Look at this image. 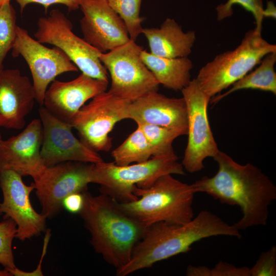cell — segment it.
Listing matches in <instances>:
<instances>
[{
    "mask_svg": "<svg viewBox=\"0 0 276 276\" xmlns=\"http://www.w3.org/2000/svg\"><path fill=\"white\" fill-rule=\"evenodd\" d=\"M213 158L218 172L192 183L195 193H205L222 203L239 206L242 217L233 224L239 231L266 225L269 206L276 199L273 182L257 167L241 165L220 150Z\"/></svg>",
    "mask_w": 276,
    "mask_h": 276,
    "instance_id": "1",
    "label": "cell"
},
{
    "mask_svg": "<svg viewBox=\"0 0 276 276\" xmlns=\"http://www.w3.org/2000/svg\"><path fill=\"white\" fill-rule=\"evenodd\" d=\"M241 238L239 230L213 213L203 210L189 222L176 224L159 222L148 227L135 246L129 262L117 269L118 276H126L148 268L191 249L193 243L217 236Z\"/></svg>",
    "mask_w": 276,
    "mask_h": 276,
    "instance_id": "2",
    "label": "cell"
},
{
    "mask_svg": "<svg viewBox=\"0 0 276 276\" xmlns=\"http://www.w3.org/2000/svg\"><path fill=\"white\" fill-rule=\"evenodd\" d=\"M84 204L79 213L89 231L95 251L117 269L130 260L133 250L148 227L122 211L116 200L101 194L82 192Z\"/></svg>",
    "mask_w": 276,
    "mask_h": 276,
    "instance_id": "3",
    "label": "cell"
},
{
    "mask_svg": "<svg viewBox=\"0 0 276 276\" xmlns=\"http://www.w3.org/2000/svg\"><path fill=\"white\" fill-rule=\"evenodd\" d=\"M133 193L138 197L136 200L117 201L118 205L147 227L159 222L183 224L194 218L196 193L192 185L182 182L171 174L160 176L147 187L135 186Z\"/></svg>",
    "mask_w": 276,
    "mask_h": 276,
    "instance_id": "4",
    "label": "cell"
},
{
    "mask_svg": "<svg viewBox=\"0 0 276 276\" xmlns=\"http://www.w3.org/2000/svg\"><path fill=\"white\" fill-rule=\"evenodd\" d=\"M175 152L153 156L147 161L118 166L104 161L93 164L91 183L100 186L101 193L119 202H128L138 197L133 193L134 186L147 187L160 176L168 174L183 175L181 163Z\"/></svg>",
    "mask_w": 276,
    "mask_h": 276,
    "instance_id": "5",
    "label": "cell"
},
{
    "mask_svg": "<svg viewBox=\"0 0 276 276\" xmlns=\"http://www.w3.org/2000/svg\"><path fill=\"white\" fill-rule=\"evenodd\" d=\"M276 45L265 40L254 28L246 33L233 50L217 55L199 70L196 80L211 99L250 72Z\"/></svg>",
    "mask_w": 276,
    "mask_h": 276,
    "instance_id": "6",
    "label": "cell"
},
{
    "mask_svg": "<svg viewBox=\"0 0 276 276\" xmlns=\"http://www.w3.org/2000/svg\"><path fill=\"white\" fill-rule=\"evenodd\" d=\"M142 47L130 39L99 58L111 78L110 93L132 101L148 93L157 91L159 85L141 57Z\"/></svg>",
    "mask_w": 276,
    "mask_h": 276,
    "instance_id": "7",
    "label": "cell"
},
{
    "mask_svg": "<svg viewBox=\"0 0 276 276\" xmlns=\"http://www.w3.org/2000/svg\"><path fill=\"white\" fill-rule=\"evenodd\" d=\"M35 39L41 43L61 49L82 73L94 78L108 81L107 71L99 58L101 52L77 36L72 22L58 9L37 22Z\"/></svg>",
    "mask_w": 276,
    "mask_h": 276,
    "instance_id": "8",
    "label": "cell"
},
{
    "mask_svg": "<svg viewBox=\"0 0 276 276\" xmlns=\"http://www.w3.org/2000/svg\"><path fill=\"white\" fill-rule=\"evenodd\" d=\"M131 102L103 91L80 108L71 125L88 147L97 152L108 151L112 147L109 134L117 123L128 119Z\"/></svg>",
    "mask_w": 276,
    "mask_h": 276,
    "instance_id": "9",
    "label": "cell"
},
{
    "mask_svg": "<svg viewBox=\"0 0 276 276\" xmlns=\"http://www.w3.org/2000/svg\"><path fill=\"white\" fill-rule=\"evenodd\" d=\"M188 111V143L181 164L193 173L204 168V160L214 158L220 151L214 139L208 117L211 98L200 88L196 79L181 90Z\"/></svg>",
    "mask_w": 276,
    "mask_h": 276,
    "instance_id": "10",
    "label": "cell"
},
{
    "mask_svg": "<svg viewBox=\"0 0 276 276\" xmlns=\"http://www.w3.org/2000/svg\"><path fill=\"white\" fill-rule=\"evenodd\" d=\"M12 55L13 57L21 56L27 63L32 77L36 101L40 106H43L47 88L58 76L79 70L61 49L43 45L19 26L17 27Z\"/></svg>",
    "mask_w": 276,
    "mask_h": 276,
    "instance_id": "11",
    "label": "cell"
},
{
    "mask_svg": "<svg viewBox=\"0 0 276 276\" xmlns=\"http://www.w3.org/2000/svg\"><path fill=\"white\" fill-rule=\"evenodd\" d=\"M93 164L65 162L46 167L34 180L36 195L41 206V213L50 218L62 208V201L68 195L86 190L91 183Z\"/></svg>",
    "mask_w": 276,
    "mask_h": 276,
    "instance_id": "12",
    "label": "cell"
},
{
    "mask_svg": "<svg viewBox=\"0 0 276 276\" xmlns=\"http://www.w3.org/2000/svg\"><path fill=\"white\" fill-rule=\"evenodd\" d=\"M0 187L3 200L0 215L11 219L17 226L15 238L21 241L38 236L45 229L47 218L32 206L30 196L35 189L34 182L26 185L22 176L10 170L0 172Z\"/></svg>",
    "mask_w": 276,
    "mask_h": 276,
    "instance_id": "13",
    "label": "cell"
},
{
    "mask_svg": "<svg viewBox=\"0 0 276 276\" xmlns=\"http://www.w3.org/2000/svg\"><path fill=\"white\" fill-rule=\"evenodd\" d=\"M38 112L42 128L40 154L46 167L69 161L90 164L103 161L98 152L75 136L71 124L58 119L43 106Z\"/></svg>",
    "mask_w": 276,
    "mask_h": 276,
    "instance_id": "14",
    "label": "cell"
},
{
    "mask_svg": "<svg viewBox=\"0 0 276 276\" xmlns=\"http://www.w3.org/2000/svg\"><path fill=\"white\" fill-rule=\"evenodd\" d=\"M79 8L83 39L100 52H109L130 39L123 20L106 0H80Z\"/></svg>",
    "mask_w": 276,
    "mask_h": 276,
    "instance_id": "15",
    "label": "cell"
},
{
    "mask_svg": "<svg viewBox=\"0 0 276 276\" xmlns=\"http://www.w3.org/2000/svg\"><path fill=\"white\" fill-rule=\"evenodd\" d=\"M42 128L40 119H33L18 134L0 141V169L13 171L21 176L37 179L46 166L40 150Z\"/></svg>",
    "mask_w": 276,
    "mask_h": 276,
    "instance_id": "16",
    "label": "cell"
},
{
    "mask_svg": "<svg viewBox=\"0 0 276 276\" xmlns=\"http://www.w3.org/2000/svg\"><path fill=\"white\" fill-rule=\"evenodd\" d=\"M108 81L94 78L81 73L68 81L54 80L44 96L43 106L60 121L71 123L86 102L106 91Z\"/></svg>",
    "mask_w": 276,
    "mask_h": 276,
    "instance_id": "17",
    "label": "cell"
},
{
    "mask_svg": "<svg viewBox=\"0 0 276 276\" xmlns=\"http://www.w3.org/2000/svg\"><path fill=\"white\" fill-rule=\"evenodd\" d=\"M128 119L137 125L159 126L188 133V111L183 97L169 98L153 91L131 102Z\"/></svg>",
    "mask_w": 276,
    "mask_h": 276,
    "instance_id": "18",
    "label": "cell"
},
{
    "mask_svg": "<svg viewBox=\"0 0 276 276\" xmlns=\"http://www.w3.org/2000/svg\"><path fill=\"white\" fill-rule=\"evenodd\" d=\"M35 94L29 78L18 69L4 70L0 73V127L20 129L25 118L32 111Z\"/></svg>",
    "mask_w": 276,
    "mask_h": 276,
    "instance_id": "19",
    "label": "cell"
},
{
    "mask_svg": "<svg viewBox=\"0 0 276 276\" xmlns=\"http://www.w3.org/2000/svg\"><path fill=\"white\" fill-rule=\"evenodd\" d=\"M142 34L148 40L150 53L168 58L188 57L196 40L195 31L184 32L170 18H167L159 28H143Z\"/></svg>",
    "mask_w": 276,
    "mask_h": 276,
    "instance_id": "20",
    "label": "cell"
},
{
    "mask_svg": "<svg viewBox=\"0 0 276 276\" xmlns=\"http://www.w3.org/2000/svg\"><path fill=\"white\" fill-rule=\"evenodd\" d=\"M141 57L159 84L167 88L181 90L191 81L190 72L193 64L188 57L164 58L144 50Z\"/></svg>",
    "mask_w": 276,
    "mask_h": 276,
    "instance_id": "21",
    "label": "cell"
},
{
    "mask_svg": "<svg viewBox=\"0 0 276 276\" xmlns=\"http://www.w3.org/2000/svg\"><path fill=\"white\" fill-rule=\"evenodd\" d=\"M276 52L271 53L262 59L255 70L247 74L231 85V88L222 94L212 97L211 103H216L228 95L242 89H257L276 94V73L274 65Z\"/></svg>",
    "mask_w": 276,
    "mask_h": 276,
    "instance_id": "22",
    "label": "cell"
},
{
    "mask_svg": "<svg viewBox=\"0 0 276 276\" xmlns=\"http://www.w3.org/2000/svg\"><path fill=\"white\" fill-rule=\"evenodd\" d=\"M111 155L113 162L118 166L144 162L153 156L150 146L139 126Z\"/></svg>",
    "mask_w": 276,
    "mask_h": 276,
    "instance_id": "23",
    "label": "cell"
},
{
    "mask_svg": "<svg viewBox=\"0 0 276 276\" xmlns=\"http://www.w3.org/2000/svg\"><path fill=\"white\" fill-rule=\"evenodd\" d=\"M151 149L153 156L174 152L172 144L175 139L182 133L177 130L159 126L138 124Z\"/></svg>",
    "mask_w": 276,
    "mask_h": 276,
    "instance_id": "24",
    "label": "cell"
},
{
    "mask_svg": "<svg viewBox=\"0 0 276 276\" xmlns=\"http://www.w3.org/2000/svg\"><path fill=\"white\" fill-rule=\"evenodd\" d=\"M16 15L10 1L0 7V73L4 70L3 62L12 50L17 35Z\"/></svg>",
    "mask_w": 276,
    "mask_h": 276,
    "instance_id": "25",
    "label": "cell"
},
{
    "mask_svg": "<svg viewBox=\"0 0 276 276\" xmlns=\"http://www.w3.org/2000/svg\"><path fill=\"white\" fill-rule=\"evenodd\" d=\"M106 1L123 20L130 39L135 41L143 29L142 23L144 18L140 15L142 0Z\"/></svg>",
    "mask_w": 276,
    "mask_h": 276,
    "instance_id": "26",
    "label": "cell"
},
{
    "mask_svg": "<svg viewBox=\"0 0 276 276\" xmlns=\"http://www.w3.org/2000/svg\"><path fill=\"white\" fill-rule=\"evenodd\" d=\"M236 4L239 5L252 14L256 24L255 29L261 33L264 19L263 0H228L225 3L221 4L216 8L217 19L221 21L232 16L234 13L233 6Z\"/></svg>",
    "mask_w": 276,
    "mask_h": 276,
    "instance_id": "27",
    "label": "cell"
},
{
    "mask_svg": "<svg viewBox=\"0 0 276 276\" xmlns=\"http://www.w3.org/2000/svg\"><path fill=\"white\" fill-rule=\"evenodd\" d=\"M16 233V224L11 219L5 218L0 222V264L8 270L16 267L12 248Z\"/></svg>",
    "mask_w": 276,
    "mask_h": 276,
    "instance_id": "28",
    "label": "cell"
},
{
    "mask_svg": "<svg viewBox=\"0 0 276 276\" xmlns=\"http://www.w3.org/2000/svg\"><path fill=\"white\" fill-rule=\"evenodd\" d=\"M192 273L194 276H250L249 267H237L222 261L211 269L205 266H194Z\"/></svg>",
    "mask_w": 276,
    "mask_h": 276,
    "instance_id": "29",
    "label": "cell"
},
{
    "mask_svg": "<svg viewBox=\"0 0 276 276\" xmlns=\"http://www.w3.org/2000/svg\"><path fill=\"white\" fill-rule=\"evenodd\" d=\"M250 276L276 275V246L262 252L255 265L249 268Z\"/></svg>",
    "mask_w": 276,
    "mask_h": 276,
    "instance_id": "30",
    "label": "cell"
},
{
    "mask_svg": "<svg viewBox=\"0 0 276 276\" xmlns=\"http://www.w3.org/2000/svg\"><path fill=\"white\" fill-rule=\"evenodd\" d=\"M19 5L22 13L25 7L29 4L36 3L42 5L47 12L49 7L54 4L65 6L68 11H76L79 9L80 0H15Z\"/></svg>",
    "mask_w": 276,
    "mask_h": 276,
    "instance_id": "31",
    "label": "cell"
},
{
    "mask_svg": "<svg viewBox=\"0 0 276 276\" xmlns=\"http://www.w3.org/2000/svg\"><path fill=\"white\" fill-rule=\"evenodd\" d=\"M51 233L50 229H47L45 234L44 240H43V246L42 248V252L40 260L37 267L33 271H25L20 270L17 267H15L12 269H9V270L12 273V275L15 276H42L43 275L42 269L41 264L43 261L44 256L45 255L47 251V248L49 241L51 238Z\"/></svg>",
    "mask_w": 276,
    "mask_h": 276,
    "instance_id": "32",
    "label": "cell"
},
{
    "mask_svg": "<svg viewBox=\"0 0 276 276\" xmlns=\"http://www.w3.org/2000/svg\"><path fill=\"white\" fill-rule=\"evenodd\" d=\"M82 192H75L65 197L62 201V208L69 213L79 214L84 204Z\"/></svg>",
    "mask_w": 276,
    "mask_h": 276,
    "instance_id": "33",
    "label": "cell"
},
{
    "mask_svg": "<svg viewBox=\"0 0 276 276\" xmlns=\"http://www.w3.org/2000/svg\"><path fill=\"white\" fill-rule=\"evenodd\" d=\"M263 15L264 17H270L273 19L276 18V7L274 3L271 1H267L266 7L263 10Z\"/></svg>",
    "mask_w": 276,
    "mask_h": 276,
    "instance_id": "34",
    "label": "cell"
},
{
    "mask_svg": "<svg viewBox=\"0 0 276 276\" xmlns=\"http://www.w3.org/2000/svg\"><path fill=\"white\" fill-rule=\"evenodd\" d=\"M0 276H12V274L8 269L4 268L3 270L0 268Z\"/></svg>",
    "mask_w": 276,
    "mask_h": 276,
    "instance_id": "35",
    "label": "cell"
},
{
    "mask_svg": "<svg viewBox=\"0 0 276 276\" xmlns=\"http://www.w3.org/2000/svg\"><path fill=\"white\" fill-rule=\"evenodd\" d=\"M11 1V0H0V7L3 5L5 3H6L7 1Z\"/></svg>",
    "mask_w": 276,
    "mask_h": 276,
    "instance_id": "36",
    "label": "cell"
},
{
    "mask_svg": "<svg viewBox=\"0 0 276 276\" xmlns=\"http://www.w3.org/2000/svg\"><path fill=\"white\" fill-rule=\"evenodd\" d=\"M2 140V138H1V134H0V141ZM0 172H1V169H0Z\"/></svg>",
    "mask_w": 276,
    "mask_h": 276,
    "instance_id": "37",
    "label": "cell"
}]
</instances>
